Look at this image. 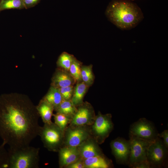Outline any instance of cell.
Masks as SVG:
<instances>
[{"label":"cell","mask_w":168,"mask_h":168,"mask_svg":"<svg viewBox=\"0 0 168 168\" xmlns=\"http://www.w3.org/2000/svg\"><path fill=\"white\" fill-rule=\"evenodd\" d=\"M91 137L89 126H68L64 133L63 146L77 147Z\"/></svg>","instance_id":"9c48e42d"},{"label":"cell","mask_w":168,"mask_h":168,"mask_svg":"<svg viewBox=\"0 0 168 168\" xmlns=\"http://www.w3.org/2000/svg\"><path fill=\"white\" fill-rule=\"evenodd\" d=\"M154 124L145 118H141L130 126L129 137H136L150 142L155 141L158 137Z\"/></svg>","instance_id":"52a82bcc"},{"label":"cell","mask_w":168,"mask_h":168,"mask_svg":"<svg viewBox=\"0 0 168 168\" xmlns=\"http://www.w3.org/2000/svg\"><path fill=\"white\" fill-rule=\"evenodd\" d=\"M168 148L162 140L158 137L149 146L147 152V160L150 168H162L166 166Z\"/></svg>","instance_id":"8992f818"},{"label":"cell","mask_w":168,"mask_h":168,"mask_svg":"<svg viewBox=\"0 0 168 168\" xmlns=\"http://www.w3.org/2000/svg\"><path fill=\"white\" fill-rule=\"evenodd\" d=\"M105 15L110 21L123 30L135 28L144 18L140 8L129 0H112L106 9Z\"/></svg>","instance_id":"7a4b0ae2"},{"label":"cell","mask_w":168,"mask_h":168,"mask_svg":"<svg viewBox=\"0 0 168 168\" xmlns=\"http://www.w3.org/2000/svg\"><path fill=\"white\" fill-rule=\"evenodd\" d=\"M64 133L54 123L44 124L41 127L40 136L44 147L48 150L58 152L63 146Z\"/></svg>","instance_id":"277c9868"},{"label":"cell","mask_w":168,"mask_h":168,"mask_svg":"<svg viewBox=\"0 0 168 168\" xmlns=\"http://www.w3.org/2000/svg\"><path fill=\"white\" fill-rule=\"evenodd\" d=\"M36 107L40 116L44 124H49L52 122L51 118L54 109L51 105L42 98Z\"/></svg>","instance_id":"2e32d148"},{"label":"cell","mask_w":168,"mask_h":168,"mask_svg":"<svg viewBox=\"0 0 168 168\" xmlns=\"http://www.w3.org/2000/svg\"><path fill=\"white\" fill-rule=\"evenodd\" d=\"M93 65H82L81 68V76L82 81L89 87L94 82L95 76L92 70Z\"/></svg>","instance_id":"ffe728a7"},{"label":"cell","mask_w":168,"mask_h":168,"mask_svg":"<svg viewBox=\"0 0 168 168\" xmlns=\"http://www.w3.org/2000/svg\"><path fill=\"white\" fill-rule=\"evenodd\" d=\"M54 123L62 131H64L69 124L72 118L64 114L56 113L53 114Z\"/></svg>","instance_id":"603a6c76"},{"label":"cell","mask_w":168,"mask_h":168,"mask_svg":"<svg viewBox=\"0 0 168 168\" xmlns=\"http://www.w3.org/2000/svg\"><path fill=\"white\" fill-rule=\"evenodd\" d=\"M158 137L162 138L163 139V142L166 147L168 148V130H166L163 131L160 133L158 134Z\"/></svg>","instance_id":"f1b7e54d"},{"label":"cell","mask_w":168,"mask_h":168,"mask_svg":"<svg viewBox=\"0 0 168 168\" xmlns=\"http://www.w3.org/2000/svg\"><path fill=\"white\" fill-rule=\"evenodd\" d=\"M40 148L30 145L8 150V168H39Z\"/></svg>","instance_id":"3957f363"},{"label":"cell","mask_w":168,"mask_h":168,"mask_svg":"<svg viewBox=\"0 0 168 168\" xmlns=\"http://www.w3.org/2000/svg\"><path fill=\"white\" fill-rule=\"evenodd\" d=\"M25 9L23 0H2L0 2V11L10 9Z\"/></svg>","instance_id":"7402d4cb"},{"label":"cell","mask_w":168,"mask_h":168,"mask_svg":"<svg viewBox=\"0 0 168 168\" xmlns=\"http://www.w3.org/2000/svg\"><path fill=\"white\" fill-rule=\"evenodd\" d=\"M110 114H102L99 111L93 124L89 126L91 137L99 144L103 143L114 128Z\"/></svg>","instance_id":"5b68a950"},{"label":"cell","mask_w":168,"mask_h":168,"mask_svg":"<svg viewBox=\"0 0 168 168\" xmlns=\"http://www.w3.org/2000/svg\"><path fill=\"white\" fill-rule=\"evenodd\" d=\"M130 0V1H133V0Z\"/></svg>","instance_id":"f546056e"},{"label":"cell","mask_w":168,"mask_h":168,"mask_svg":"<svg viewBox=\"0 0 168 168\" xmlns=\"http://www.w3.org/2000/svg\"><path fill=\"white\" fill-rule=\"evenodd\" d=\"M77 107V111L72 118L69 125L72 126L91 125L96 116L92 105L89 102L85 101Z\"/></svg>","instance_id":"30bf717a"},{"label":"cell","mask_w":168,"mask_h":168,"mask_svg":"<svg viewBox=\"0 0 168 168\" xmlns=\"http://www.w3.org/2000/svg\"><path fill=\"white\" fill-rule=\"evenodd\" d=\"M75 84L71 100L72 104L77 107L84 102V97L89 87L82 81L77 82Z\"/></svg>","instance_id":"e0dca14e"},{"label":"cell","mask_w":168,"mask_h":168,"mask_svg":"<svg viewBox=\"0 0 168 168\" xmlns=\"http://www.w3.org/2000/svg\"><path fill=\"white\" fill-rule=\"evenodd\" d=\"M66 168H85L83 159L80 158L76 161L67 166Z\"/></svg>","instance_id":"4316f807"},{"label":"cell","mask_w":168,"mask_h":168,"mask_svg":"<svg viewBox=\"0 0 168 168\" xmlns=\"http://www.w3.org/2000/svg\"><path fill=\"white\" fill-rule=\"evenodd\" d=\"M25 9H29L35 7L40 0H23Z\"/></svg>","instance_id":"83f0119b"},{"label":"cell","mask_w":168,"mask_h":168,"mask_svg":"<svg viewBox=\"0 0 168 168\" xmlns=\"http://www.w3.org/2000/svg\"><path fill=\"white\" fill-rule=\"evenodd\" d=\"M74 86L62 87L58 88L63 99L71 100L73 93Z\"/></svg>","instance_id":"484cf974"},{"label":"cell","mask_w":168,"mask_h":168,"mask_svg":"<svg viewBox=\"0 0 168 168\" xmlns=\"http://www.w3.org/2000/svg\"><path fill=\"white\" fill-rule=\"evenodd\" d=\"M40 117L29 97L17 92L0 95V137L2 144L16 148L30 145L39 136Z\"/></svg>","instance_id":"6da1fadb"},{"label":"cell","mask_w":168,"mask_h":168,"mask_svg":"<svg viewBox=\"0 0 168 168\" xmlns=\"http://www.w3.org/2000/svg\"><path fill=\"white\" fill-rule=\"evenodd\" d=\"M54 110L56 113L64 114L72 118L77 111V107L71 100L63 99Z\"/></svg>","instance_id":"d6986e66"},{"label":"cell","mask_w":168,"mask_h":168,"mask_svg":"<svg viewBox=\"0 0 168 168\" xmlns=\"http://www.w3.org/2000/svg\"><path fill=\"white\" fill-rule=\"evenodd\" d=\"M75 57L66 52H63L59 56L56 63L58 68L69 71Z\"/></svg>","instance_id":"44dd1931"},{"label":"cell","mask_w":168,"mask_h":168,"mask_svg":"<svg viewBox=\"0 0 168 168\" xmlns=\"http://www.w3.org/2000/svg\"><path fill=\"white\" fill-rule=\"evenodd\" d=\"M129 140L130 149L128 165L134 168L139 163L147 161L148 147L152 142L134 137H129Z\"/></svg>","instance_id":"ba28073f"},{"label":"cell","mask_w":168,"mask_h":168,"mask_svg":"<svg viewBox=\"0 0 168 168\" xmlns=\"http://www.w3.org/2000/svg\"><path fill=\"white\" fill-rule=\"evenodd\" d=\"M1 0H0V2L1 1Z\"/></svg>","instance_id":"4dcf8cb0"},{"label":"cell","mask_w":168,"mask_h":168,"mask_svg":"<svg viewBox=\"0 0 168 168\" xmlns=\"http://www.w3.org/2000/svg\"><path fill=\"white\" fill-rule=\"evenodd\" d=\"M42 98L51 105L54 110L63 99L58 89L51 86L47 93Z\"/></svg>","instance_id":"ac0fdd59"},{"label":"cell","mask_w":168,"mask_h":168,"mask_svg":"<svg viewBox=\"0 0 168 168\" xmlns=\"http://www.w3.org/2000/svg\"><path fill=\"white\" fill-rule=\"evenodd\" d=\"M110 146L117 163L128 165L130 149L129 140L118 137L111 141Z\"/></svg>","instance_id":"8fae6325"},{"label":"cell","mask_w":168,"mask_h":168,"mask_svg":"<svg viewBox=\"0 0 168 168\" xmlns=\"http://www.w3.org/2000/svg\"><path fill=\"white\" fill-rule=\"evenodd\" d=\"M82 65V63L75 57L70 66L69 72L76 82L82 81L81 72Z\"/></svg>","instance_id":"cb8c5ba5"},{"label":"cell","mask_w":168,"mask_h":168,"mask_svg":"<svg viewBox=\"0 0 168 168\" xmlns=\"http://www.w3.org/2000/svg\"><path fill=\"white\" fill-rule=\"evenodd\" d=\"M85 168H109L113 167L112 161L104 155L83 160Z\"/></svg>","instance_id":"9a60e30c"},{"label":"cell","mask_w":168,"mask_h":168,"mask_svg":"<svg viewBox=\"0 0 168 168\" xmlns=\"http://www.w3.org/2000/svg\"><path fill=\"white\" fill-rule=\"evenodd\" d=\"M77 147L81 158L83 160L104 155L99 144L91 137L85 141Z\"/></svg>","instance_id":"5bb4252c"},{"label":"cell","mask_w":168,"mask_h":168,"mask_svg":"<svg viewBox=\"0 0 168 168\" xmlns=\"http://www.w3.org/2000/svg\"><path fill=\"white\" fill-rule=\"evenodd\" d=\"M58 152L60 168H66L81 158L78 147L63 146Z\"/></svg>","instance_id":"7c38bea8"},{"label":"cell","mask_w":168,"mask_h":168,"mask_svg":"<svg viewBox=\"0 0 168 168\" xmlns=\"http://www.w3.org/2000/svg\"><path fill=\"white\" fill-rule=\"evenodd\" d=\"M4 146L0 145V168H8V152Z\"/></svg>","instance_id":"d4e9b609"},{"label":"cell","mask_w":168,"mask_h":168,"mask_svg":"<svg viewBox=\"0 0 168 168\" xmlns=\"http://www.w3.org/2000/svg\"><path fill=\"white\" fill-rule=\"evenodd\" d=\"M76 82L69 71L57 68L52 77L51 86L58 88L74 86Z\"/></svg>","instance_id":"4fadbf2b"}]
</instances>
